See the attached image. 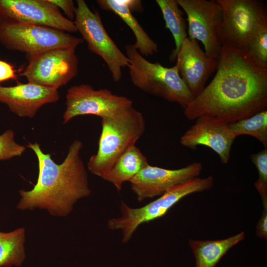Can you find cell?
I'll return each mask as SVG.
<instances>
[{"mask_svg": "<svg viewBox=\"0 0 267 267\" xmlns=\"http://www.w3.org/2000/svg\"><path fill=\"white\" fill-rule=\"evenodd\" d=\"M216 74L184 114L188 120L209 116L228 124L267 107V69L242 52L222 47Z\"/></svg>", "mask_w": 267, "mask_h": 267, "instance_id": "cell-1", "label": "cell"}, {"mask_svg": "<svg viewBox=\"0 0 267 267\" xmlns=\"http://www.w3.org/2000/svg\"><path fill=\"white\" fill-rule=\"evenodd\" d=\"M83 146L80 140L73 141L66 158L58 164L50 154L43 152L39 143L29 142L26 146L34 151L38 160L39 176L32 189L19 191L21 199L17 208L44 209L58 217L70 214L75 204L91 193L88 174L80 157Z\"/></svg>", "mask_w": 267, "mask_h": 267, "instance_id": "cell-2", "label": "cell"}, {"mask_svg": "<svg viewBox=\"0 0 267 267\" xmlns=\"http://www.w3.org/2000/svg\"><path fill=\"white\" fill-rule=\"evenodd\" d=\"M145 128L142 114L133 106L114 116L101 119L98 150L87 163L89 171L103 179L116 160L135 145Z\"/></svg>", "mask_w": 267, "mask_h": 267, "instance_id": "cell-3", "label": "cell"}, {"mask_svg": "<svg viewBox=\"0 0 267 267\" xmlns=\"http://www.w3.org/2000/svg\"><path fill=\"white\" fill-rule=\"evenodd\" d=\"M125 48L134 86L147 93L176 102L184 110L187 108L194 97L180 78L176 64L168 68L159 62H151L133 44H127Z\"/></svg>", "mask_w": 267, "mask_h": 267, "instance_id": "cell-4", "label": "cell"}, {"mask_svg": "<svg viewBox=\"0 0 267 267\" xmlns=\"http://www.w3.org/2000/svg\"><path fill=\"white\" fill-rule=\"evenodd\" d=\"M214 180L211 176L193 178L172 187L157 199L140 208H132L122 201L121 216L110 219L108 227L112 230H121L122 241L127 243L141 224L162 217L184 197L210 189L214 185Z\"/></svg>", "mask_w": 267, "mask_h": 267, "instance_id": "cell-5", "label": "cell"}, {"mask_svg": "<svg viewBox=\"0 0 267 267\" xmlns=\"http://www.w3.org/2000/svg\"><path fill=\"white\" fill-rule=\"evenodd\" d=\"M222 11L218 36L222 47L244 52L251 40L267 27V10L258 0H217Z\"/></svg>", "mask_w": 267, "mask_h": 267, "instance_id": "cell-6", "label": "cell"}, {"mask_svg": "<svg viewBox=\"0 0 267 267\" xmlns=\"http://www.w3.org/2000/svg\"><path fill=\"white\" fill-rule=\"evenodd\" d=\"M83 42L66 32L0 17V43L9 50L25 53L27 59L54 48H76Z\"/></svg>", "mask_w": 267, "mask_h": 267, "instance_id": "cell-7", "label": "cell"}, {"mask_svg": "<svg viewBox=\"0 0 267 267\" xmlns=\"http://www.w3.org/2000/svg\"><path fill=\"white\" fill-rule=\"evenodd\" d=\"M75 26L88 44L89 51L100 56L106 64L114 82L122 78L123 68L129 60L109 36L97 11H92L84 0H77Z\"/></svg>", "mask_w": 267, "mask_h": 267, "instance_id": "cell-8", "label": "cell"}, {"mask_svg": "<svg viewBox=\"0 0 267 267\" xmlns=\"http://www.w3.org/2000/svg\"><path fill=\"white\" fill-rule=\"evenodd\" d=\"M75 49L59 47L32 56L20 75L28 82L57 90L78 74L79 61Z\"/></svg>", "mask_w": 267, "mask_h": 267, "instance_id": "cell-9", "label": "cell"}, {"mask_svg": "<svg viewBox=\"0 0 267 267\" xmlns=\"http://www.w3.org/2000/svg\"><path fill=\"white\" fill-rule=\"evenodd\" d=\"M63 123L80 115H93L101 119L114 116L133 106L132 100L107 89H95L89 84L72 86L66 94Z\"/></svg>", "mask_w": 267, "mask_h": 267, "instance_id": "cell-10", "label": "cell"}, {"mask_svg": "<svg viewBox=\"0 0 267 267\" xmlns=\"http://www.w3.org/2000/svg\"><path fill=\"white\" fill-rule=\"evenodd\" d=\"M187 15L190 39L201 42L205 53L219 60L222 46L218 36L222 11L217 0H177Z\"/></svg>", "mask_w": 267, "mask_h": 267, "instance_id": "cell-11", "label": "cell"}, {"mask_svg": "<svg viewBox=\"0 0 267 267\" xmlns=\"http://www.w3.org/2000/svg\"><path fill=\"white\" fill-rule=\"evenodd\" d=\"M0 17L66 32H77L73 21L48 0H0Z\"/></svg>", "mask_w": 267, "mask_h": 267, "instance_id": "cell-12", "label": "cell"}, {"mask_svg": "<svg viewBox=\"0 0 267 267\" xmlns=\"http://www.w3.org/2000/svg\"><path fill=\"white\" fill-rule=\"evenodd\" d=\"M203 169L202 163L194 162L175 170L147 165L130 181L137 200L142 202L164 194L172 187L198 177Z\"/></svg>", "mask_w": 267, "mask_h": 267, "instance_id": "cell-13", "label": "cell"}, {"mask_svg": "<svg viewBox=\"0 0 267 267\" xmlns=\"http://www.w3.org/2000/svg\"><path fill=\"white\" fill-rule=\"evenodd\" d=\"M196 120L181 136V144L193 150L199 145L207 146L218 154L222 163L226 164L229 160L231 146L236 138L228 124L206 116Z\"/></svg>", "mask_w": 267, "mask_h": 267, "instance_id": "cell-14", "label": "cell"}, {"mask_svg": "<svg viewBox=\"0 0 267 267\" xmlns=\"http://www.w3.org/2000/svg\"><path fill=\"white\" fill-rule=\"evenodd\" d=\"M179 75L194 98L205 88L218 61L209 57L200 48L197 41L187 37L177 55Z\"/></svg>", "mask_w": 267, "mask_h": 267, "instance_id": "cell-15", "label": "cell"}, {"mask_svg": "<svg viewBox=\"0 0 267 267\" xmlns=\"http://www.w3.org/2000/svg\"><path fill=\"white\" fill-rule=\"evenodd\" d=\"M59 99L57 89L34 83H18L14 86L0 85V102L5 104L10 110L21 117H34L44 104Z\"/></svg>", "mask_w": 267, "mask_h": 267, "instance_id": "cell-16", "label": "cell"}, {"mask_svg": "<svg viewBox=\"0 0 267 267\" xmlns=\"http://www.w3.org/2000/svg\"><path fill=\"white\" fill-rule=\"evenodd\" d=\"M96 2L102 9L115 13L131 28L135 38L133 46L142 55H151L157 52V44L133 15L126 0H98Z\"/></svg>", "mask_w": 267, "mask_h": 267, "instance_id": "cell-17", "label": "cell"}, {"mask_svg": "<svg viewBox=\"0 0 267 267\" xmlns=\"http://www.w3.org/2000/svg\"><path fill=\"white\" fill-rule=\"evenodd\" d=\"M245 237L242 231L221 240H189V245L195 258L196 267H215L227 252Z\"/></svg>", "mask_w": 267, "mask_h": 267, "instance_id": "cell-18", "label": "cell"}, {"mask_svg": "<svg viewBox=\"0 0 267 267\" xmlns=\"http://www.w3.org/2000/svg\"><path fill=\"white\" fill-rule=\"evenodd\" d=\"M148 164L139 149L135 145L132 146L116 160L103 179L120 191L125 182L130 181Z\"/></svg>", "mask_w": 267, "mask_h": 267, "instance_id": "cell-19", "label": "cell"}, {"mask_svg": "<svg viewBox=\"0 0 267 267\" xmlns=\"http://www.w3.org/2000/svg\"><path fill=\"white\" fill-rule=\"evenodd\" d=\"M25 241L23 227L8 232L0 231V267L22 266L26 258Z\"/></svg>", "mask_w": 267, "mask_h": 267, "instance_id": "cell-20", "label": "cell"}, {"mask_svg": "<svg viewBox=\"0 0 267 267\" xmlns=\"http://www.w3.org/2000/svg\"><path fill=\"white\" fill-rule=\"evenodd\" d=\"M156 2L162 13L166 28L169 29L175 40L176 47L170 56L171 60L174 61L187 38L185 19L177 0H156Z\"/></svg>", "mask_w": 267, "mask_h": 267, "instance_id": "cell-21", "label": "cell"}, {"mask_svg": "<svg viewBox=\"0 0 267 267\" xmlns=\"http://www.w3.org/2000/svg\"><path fill=\"white\" fill-rule=\"evenodd\" d=\"M235 137L240 135H249L257 139L267 148V110H264L253 116L228 124Z\"/></svg>", "mask_w": 267, "mask_h": 267, "instance_id": "cell-22", "label": "cell"}, {"mask_svg": "<svg viewBox=\"0 0 267 267\" xmlns=\"http://www.w3.org/2000/svg\"><path fill=\"white\" fill-rule=\"evenodd\" d=\"M244 53L257 66L267 69V27L251 39Z\"/></svg>", "mask_w": 267, "mask_h": 267, "instance_id": "cell-23", "label": "cell"}, {"mask_svg": "<svg viewBox=\"0 0 267 267\" xmlns=\"http://www.w3.org/2000/svg\"><path fill=\"white\" fill-rule=\"evenodd\" d=\"M252 162L256 167L259 178L255 183V186L259 192L263 204L267 203V149L251 155Z\"/></svg>", "mask_w": 267, "mask_h": 267, "instance_id": "cell-24", "label": "cell"}, {"mask_svg": "<svg viewBox=\"0 0 267 267\" xmlns=\"http://www.w3.org/2000/svg\"><path fill=\"white\" fill-rule=\"evenodd\" d=\"M25 149V146L16 142L12 130H8L0 135V161L21 156Z\"/></svg>", "mask_w": 267, "mask_h": 267, "instance_id": "cell-25", "label": "cell"}, {"mask_svg": "<svg viewBox=\"0 0 267 267\" xmlns=\"http://www.w3.org/2000/svg\"><path fill=\"white\" fill-rule=\"evenodd\" d=\"M49 2L61 9L69 20L73 21L75 16L76 7L72 0H48Z\"/></svg>", "mask_w": 267, "mask_h": 267, "instance_id": "cell-26", "label": "cell"}, {"mask_svg": "<svg viewBox=\"0 0 267 267\" xmlns=\"http://www.w3.org/2000/svg\"><path fill=\"white\" fill-rule=\"evenodd\" d=\"M17 78L13 66L10 63L0 60V83Z\"/></svg>", "mask_w": 267, "mask_h": 267, "instance_id": "cell-27", "label": "cell"}, {"mask_svg": "<svg viewBox=\"0 0 267 267\" xmlns=\"http://www.w3.org/2000/svg\"><path fill=\"white\" fill-rule=\"evenodd\" d=\"M262 215L256 226V234L259 238L267 239V204H264Z\"/></svg>", "mask_w": 267, "mask_h": 267, "instance_id": "cell-28", "label": "cell"}, {"mask_svg": "<svg viewBox=\"0 0 267 267\" xmlns=\"http://www.w3.org/2000/svg\"><path fill=\"white\" fill-rule=\"evenodd\" d=\"M127 4L133 11H141L142 10V3L140 0H126Z\"/></svg>", "mask_w": 267, "mask_h": 267, "instance_id": "cell-29", "label": "cell"}]
</instances>
